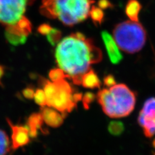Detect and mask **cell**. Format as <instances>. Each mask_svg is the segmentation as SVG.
<instances>
[{
  "label": "cell",
  "mask_w": 155,
  "mask_h": 155,
  "mask_svg": "<svg viewBox=\"0 0 155 155\" xmlns=\"http://www.w3.org/2000/svg\"><path fill=\"white\" fill-rule=\"evenodd\" d=\"M55 58L60 69L74 84L81 85V78L91 69V65L102 59V52L91 39L78 32L65 37L58 43Z\"/></svg>",
  "instance_id": "6da1fadb"
},
{
  "label": "cell",
  "mask_w": 155,
  "mask_h": 155,
  "mask_svg": "<svg viewBox=\"0 0 155 155\" xmlns=\"http://www.w3.org/2000/svg\"><path fill=\"white\" fill-rule=\"evenodd\" d=\"M96 98L104 113L113 118L129 116L134 109L137 94L124 84H116L100 91Z\"/></svg>",
  "instance_id": "7a4b0ae2"
},
{
  "label": "cell",
  "mask_w": 155,
  "mask_h": 155,
  "mask_svg": "<svg viewBox=\"0 0 155 155\" xmlns=\"http://www.w3.org/2000/svg\"><path fill=\"white\" fill-rule=\"evenodd\" d=\"M93 0H42L41 13L58 18L66 26L72 27L84 21L89 15Z\"/></svg>",
  "instance_id": "3957f363"
},
{
  "label": "cell",
  "mask_w": 155,
  "mask_h": 155,
  "mask_svg": "<svg viewBox=\"0 0 155 155\" xmlns=\"http://www.w3.org/2000/svg\"><path fill=\"white\" fill-rule=\"evenodd\" d=\"M43 91L46 95L47 105L59 111L64 116L71 113L83 96L80 93H74L65 79L54 82L45 80Z\"/></svg>",
  "instance_id": "277c9868"
},
{
  "label": "cell",
  "mask_w": 155,
  "mask_h": 155,
  "mask_svg": "<svg viewBox=\"0 0 155 155\" xmlns=\"http://www.w3.org/2000/svg\"><path fill=\"white\" fill-rule=\"evenodd\" d=\"M114 39L121 50L134 54L141 51L147 40V32L139 21L128 20L116 25Z\"/></svg>",
  "instance_id": "5b68a950"
},
{
  "label": "cell",
  "mask_w": 155,
  "mask_h": 155,
  "mask_svg": "<svg viewBox=\"0 0 155 155\" xmlns=\"http://www.w3.org/2000/svg\"><path fill=\"white\" fill-rule=\"evenodd\" d=\"M35 0H0V23L15 25L24 16L27 5Z\"/></svg>",
  "instance_id": "8992f818"
},
{
  "label": "cell",
  "mask_w": 155,
  "mask_h": 155,
  "mask_svg": "<svg viewBox=\"0 0 155 155\" xmlns=\"http://www.w3.org/2000/svg\"><path fill=\"white\" fill-rule=\"evenodd\" d=\"M138 122L144 135L152 138L155 135V98L151 97L145 101L140 111Z\"/></svg>",
  "instance_id": "52a82bcc"
},
{
  "label": "cell",
  "mask_w": 155,
  "mask_h": 155,
  "mask_svg": "<svg viewBox=\"0 0 155 155\" xmlns=\"http://www.w3.org/2000/svg\"><path fill=\"white\" fill-rule=\"evenodd\" d=\"M7 121L12 130L11 145L13 150H17L19 148L25 146L30 142L31 137L25 125L14 124L8 118L7 119Z\"/></svg>",
  "instance_id": "ba28073f"
},
{
  "label": "cell",
  "mask_w": 155,
  "mask_h": 155,
  "mask_svg": "<svg viewBox=\"0 0 155 155\" xmlns=\"http://www.w3.org/2000/svg\"><path fill=\"white\" fill-rule=\"evenodd\" d=\"M31 32L16 23L15 25L6 27L5 38L11 44L17 46L24 44Z\"/></svg>",
  "instance_id": "9c48e42d"
},
{
  "label": "cell",
  "mask_w": 155,
  "mask_h": 155,
  "mask_svg": "<svg viewBox=\"0 0 155 155\" xmlns=\"http://www.w3.org/2000/svg\"><path fill=\"white\" fill-rule=\"evenodd\" d=\"M101 36L111 63H113V64H119L123 59V55L120 51L114 39L105 31L101 32Z\"/></svg>",
  "instance_id": "30bf717a"
},
{
  "label": "cell",
  "mask_w": 155,
  "mask_h": 155,
  "mask_svg": "<svg viewBox=\"0 0 155 155\" xmlns=\"http://www.w3.org/2000/svg\"><path fill=\"white\" fill-rule=\"evenodd\" d=\"M40 113L44 122L51 127H59L64 123V116L50 107H42Z\"/></svg>",
  "instance_id": "8fae6325"
},
{
  "label": "cell",
  "mask_w": 155,
  "mask_h": 155,
  "mask_svg": "<svg viewBox=\"0 0 155 155\" xmlns=\"http://www.w3.org/2000/svg\"><path fill=\"white\" fill-rule=\"evenodd\" d=\"M43 123L44 121L41 113H32L28 116L25 126L28 129L31 138H36L39 134V131L44 133V129L43 128Z\"/></svg>",
  "instance_id": "7c38bea8"
},
{
  "label": "cell",
  "mask_w": 155,
  "mask_h": 155,
  "mask_svg": "<svg viewBox=\"0 0 155 155\" xmlns=\"http://www.w3.org/2000/svg\"><path fill=\"white\" fill-rule=\"evenodd\" d=\"M81 84L85 88L94 89L100 88L101 81L94 71L91 69L82 76Z\"/></svg>",
  "instance_id": "4fadbf2b"
},
{
  "label": "cell",
  "mask_w": 155,
  "mask_h": 155,
  "mask_svg": "<svg viewBox=\"0 0 155 155\" xmlns=\"http://www.w3.org/2000/svg\"><path fill=\"white\" fill-rule=\"evenodd\" d=\"M142 6L138 0H129L125 7V14L130 20L139 21V15Z\"/></svg>",
  "instance_id": "5bb4252c"
},
{
  "label": "cell",
  "mask_w": 155,
  "mask_h": 155,
  "mask_svg": "<svg viewBox=\"0 0 155 155\" xmlns=\"http://www.w3.org/2000/svg\"><path fill=\"white\" fill-rule=\"evenodd\" d=\"M89 16L96 25H101L104 19V12L100 7L92 5L89 11Z\"/></svg>",
  "instance_id": "9a60e30c"
},
{
  "label": "cell",
  "mask_w": 155,
  "mask_h": 155,
  "mask_svg": "<svg viewBox=\"0 0 155 155\" xmlns=\"http://www.w3.org/2000/svg\"><path fill=\"white\" fill-rule=\"evenodd\" d=\"M11 150L9 138L4 130L0 129V155H7Z\"/></svg>",
  "instance_id": "2e32d148"
},
{
  "label": "cell",
  "mask_w": 155,
  "mask_h": 155,
  "mask_svg": "<svg viewBox=\"0 0 155 155\" xmlns=\"http://www.w3.org/2000/svg\"><path fill=\"white\" fill-rule=\"evenodd\" d=\"M125 130L124 124L120 121H112L109 124V133L113 136L118 137L122 134Z\"/></svg>",
  "instance_id": "e0dca14e"
},
{
  "label": "cell",
  "mask_w": 155,
  "mask_h": 155,
  "mask_svg": "<svg viewBox=\"0 0 155 155\" xmlns=\"http://www.w3.org/2000/svg\"><path fill=\"white\" fill-rule=\"evenodd\" d=\"M62 37L61 32L57 28H52L50 32L47 35V39L52 46H56L58 44Z\"/></svg>",
  "instance_id": "ac0fdd59"
},
{
  "label": "cell",
  "mask_w": 155,
  "mask_h": 155,
  "mask_svg": "<svg viewBox=\"0 0 155 155\" xmlns=\"http://www.w3.org/2000/svg\"><path fill=\"white\" fill-rule=\"evenodd\" d=\"M48 76H49V78L51 80V81L54 82L65 79L66 78H69L68 76L65 73V72L63 70H61V69H60V68L52 69L50 71L49 74H48Z\"/></svg>",
  "instance_id": "d6986e66"
},
{
  "label": "cell",
  "mask_w": 155,
  "mask_h": 155,
  "mask_svg": "<svg viewBox=\"0 0 155 155\" xmlns=\"http://www.w3.org/2000/svg\"><path fill=\"white\" fill-rule=\"evenodd\" d=\"M35 102L42 107L47 105V98L44 91L41 89H38L35 91V96H34Z\"/></svg>",
  "instance_id": "ffe728a7"
},
{
  "label": "cell",
  "mask_w": 155,
  "mask_h": 155,
  "mask_svg": "<svg viewBox=\"0 0 155 155\" xmlns=\"http://www.w3.org/2000/svg\"><path fill=\"white\" fill-rule=\"evenodd\" d=\"M96 98V96L91 93V92H87V93H85L83 96H82V102H83L84 107L85 109H89L90 108L91 104L93 102L94 100Z\"/></svg>",
  "instance_id": "44dd1931"
},
{
  "label": "cell",
  "mask_w": 155,
  "mask_h": 155,
  "mask_svg": "<svg viewBox=\"0 0 155 155\" xmlns=\"http://www.w3.org/2000/svg\"><path fill=\"white\" fill-rule=\"evenodd\" d=\"M104 83L105 86H107L109 88L114 86L116 84V81L115 80V78L112 74H108L104 77Z\"/></svg>",
  "instance_id": "7402d4cb"
},
{
  "label": "cell",
  "mask_w": 155,
  "mask_h": 155,
  "mask_svg": "<svg viewBox=\"0 0 155 155\" xmlns=\"http://www.w3.org/2000/svg\"><path fill=\"white\" fill-rule=\"evenodd\" d=\"M52 28V27L50 25H48L47 23H43L38 27V31L41 35L47 36L50 32Z\"/></svg>",
  "instance_id": "603a6c76"
},
{
  "label": "cell",
  "mask_w": 155,
  "mask_h": 155,
  "mask_svg": "<svg viewBox=\"0 0 155 155\" xmlns=\"http://www.w3.org/2000/svg\"><path fill=\"white\" fill-rule=\"evenodd\" d=\"M22 94L25 98L28 99V100H31V99L34 98V96H35V90H34L33 88H32V87H26L25 89H24L23 90Z\"/></svg>",
  "instance_id": "cb8c5ba5"
},
{
  "label": "cell",
  "mask_w": 155,
  "mask_h": 155,
  "mask_svg": "<svg viewBox=\"0 0 155 155\" xmlns=\"http://www.w3.org/2000/svg\"><path fill=\"white\" fill-rule=\"evenodd\" d=\"M98 4L101 9H107L113 7V5L109 0H99Z\"/></svg>",
  "instance_id": "d4e9b609"
},
{
  "label": "cell",
  "mask_w": 155,
  "mask_h": 155,
  "mask_svg": "<svg viewBox=\"0 0 155 155\" xmlns=\"http://www.w3.org/2000/svg\"><path fill=\"white\" fill-rule=\"evenodd\" d=\"M5 69L2 65H0V84L2 83V79L5 74Z\"/></svg>",
  "instance_id": "484cf974"
},
{
  "label": "cell",
  "mask_w": 155,
  "mask_h": 155,
  "mask_svg": "<svg viewBox=\"0 0 155 155\" xmlns=\"http://www.w3.org/2000/svg\"><path fill=\"white\" fill-rule=\"evenodd\" d=\"M153 146H154V147L155 148V140H154V141H153Z\"/></svg>",
  "instance_id": "4316f807"
},
{
  "label": "cell",
  "mask_w": 155,
  "mask_h": 155,
  "mask_svg": "<svg viewBox=\"0 0 155 155\" xmlns=\"http://www.w3.org/2000/svg\"><path fill=\"white\" fill-rule=\"evenodd\" d=\"M154 155H155V153H154Z\"/></svg>",
  "instance_id": "83f0119b"
}]
</instances>
